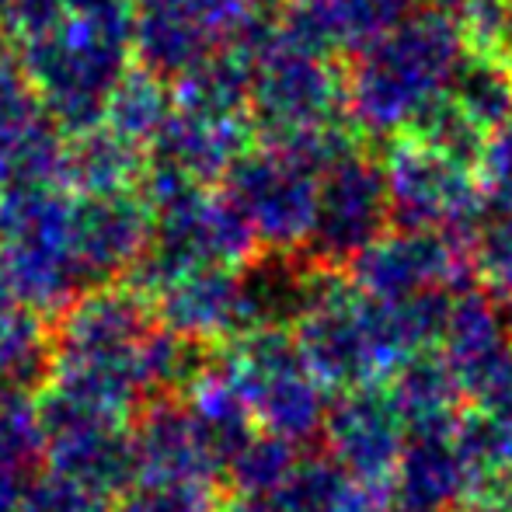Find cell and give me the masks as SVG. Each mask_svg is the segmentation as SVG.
Instances as JSON below:
<instances>
[{
  "label": "cell",
  "instance_id": "cell-18",
  "mask_svg": "<svg viewBox=\"0 0 512 512\" xmlns=\"http://www.w3.org/2000/svg\"><path fill=\"white\" fill-rule=\"evenodd\" d=\"M464 492L467 471L453 446V429L411 432L387 488L391 512H457Z\"/></svg>",
  "mask_w": 512,
  "mask_h": 512
},
{
  "label": "cell",
  "instance_id": "cell-32",
  "mask_svg": "<svg viewBox=\"0 0 512 512\" xmlns=\"http://www.w3.org/2000/svg\"><path fill=\"white\" fill-rule=\"evenodd\" d=\"M115 512H213V488L140 481V485H133L122 495Z\"/></svg>",
  "mask_w": 512,
  "mask_h": 512
},
{
  "label": "cell",
  "instance_id": "cell-37",
  "mask_svg": "<svg viewBox=\"0 0 512 512\" xmlns=\"http://www.w3.org/2000/svg\"><path fill=\"white\" fill-rule=\"evenodd\" d=\"M223 512H290L279 495H234Z\"/></svg>",
  "mask_w": 512,
  "mask_h": 512
},
{
  "label": "cell",
  "instance_id": "cell-30",
  "mask_svg": "<svg viewBox=\"0 0 512 512\" xmlns=\"http://www.w3.org/2000/svg\"><path fill=\"white\" fill-rule=\"evenodd\" d=\"M39 119L42 108L35 102L32 88H28L18 53L7 42V35L0 32V161Z\"/></svg>",
  "mask_w": 512,
  "mask_h": 512
},
{
  "label": "cell",
  "instance_id": "cell-19",
  "mask_svg": "<svg viewBox=\"0 0 512 512\" xmlns=\"http://www.w3.org/2000/svg\"><path fill=\"white\" fill-rule=\"evenodd\" d=\"M223 49V39L178 0H143L136 11L133 56L164 81H178L196 63Z\"/></svg>",
  "mask_w": 512,
  "mask_h": 512
},
{
  "label": "cell",
  "instance_id": "cell-14",
  "mask_svg": "<svg viewBox=\"0 0 512 512\" xmlns=\"http://www.w3.org/2000/svg\"><path fill=\"white\" fill-rule=\"evenodd\" d=\"M436 352L446 359L464 394H478L512 352V321L488 290L460 286L446 310Z\"/></svg>",
  "mask_w": 512,
  "mask_h": 512
},
{
  "label": "cell",
  "instance_id": "cell-34",
  "mask_svg": "<svg viewBox=\"0 0 512 512\" xmlns=\"http://www.w3.org/2000/svg\"><path fill=\"white\" fill-rule=\"evenodd\" d=\"M478 178L488 196V209H512V126L481 143Z\"/></svg>",
  "mask_w": 512,
  "mask_h": 512
},
{
  "label": "cell",
  "instance_id": "cell-1",
  "mask_svg": "<svg viewBox=\"0 0 512 512\" xmlns=\"http://www.w3.org/2000/svg\"><path fill=\"white\" fill-rule=\"evenodd\" d=\"M474 42L450 0H425L356 53L345 74V115L373 140L411 136L446 105Z\"/></svg>",
  "mask_w": 512,
  "mask_h": 512
},
{
  "label": "cell",
  "instance_id": "cell-10",
  "mask_svg": "<svg viewBox=\"0 0 512 512\" xmlns=\"http://www.w3.org/2000/svg\"><path fill=\"white\" fill-rule=\"evenodd\" d=\"M464 251L457 237L391 227L349 265V283L384 304H408L464 286Z\"/></svg>",
  "mask_w": 512,
  "mask_h": 512
},
{
  "label": "cell",
  "instance_id": "cell-21",
  "mask_svg": "<svg viewBox=\"0 0 512 512\" xmlns=\"http://www.w3.org/2000/svg\"><path fill=\"white\" fill-rule=\"evenodd\" d=\"M387 398L411 432H446L460 418L464 387L436 349L415 352L387 380Z\"/></svg>",
  "mask_w": 512,
  "mask_h": 512
},
{
  "label": "cell",
  "instance_id": "cell-3",
  "mask_svg": "<svg viewBox=\"0 0 512 512\" xmlns=\"http://www.w3.org/2000/svg\"><path fill=\"white\" fill-rule=\"evenodd\" d=\"M248 119L265 143H293L338 129L345 119L342 67L279 21L251 56Z\"/></svg>",
  "mask_w": 512,
  "mask_h": 512
},
{
  "label": "cell",
  "instance_id": "cell-16",
  "mask_svg": "<svg viewBox=\"0 0 512 512\" xmlns=\"http://www.w3.org/2000/svg\"><path fill=\"white\" fill-rule=\"evenodd\" d=\"M140 481H171V485H209L216 464L209 460L185 401L154 398L133 425Z\"/></svg>",
  "mask_w": 512,
  "mask_h": 512
},
{
  "label": "cell",
  "instance_id": "cell-25",
  "mask_svg": "<svg viewBox=\"0 0 512 512\" xmlns=\"http://www.w3.org/2000/svg\"><path fill=\"white\" fill-rule=\"evenodd\" d=\"M171 112H175V95L168 81L150 74L147 67H129L105 105V126L147 150Z\"/></svg>",
  "mask_w": 512,
  "mask_h": 512
},
{
  "label": "cell",
  "instance_id": "cell-35",
  "mask_svg": "<svg viewBox=\"0 0 512 512\" xmlns=\"http://www.w3.org/2000/svg\"><path fill=\"white\" fill-rule=\"evenodd\" d=\"M474 401H478L481 411H488L499 422L512 425V352L499 363V370L485 380V387L474 394Z\"/></svg>",
  "mask_w": 512,
  "mask_h": 512
},
{
  "label": "cell",
  "instance_id": "cell-9",
  "mask_svg": "<svg viewBox=\"0 0 512 512\" xmlns=\"http://www.w3.org/2000/svg\"><path fill=\"white\" fill-rule=\"evenodd\" d=\"M391 227L384 168L356 147L331 161L317 178L314 227L307 237V258L321 269L352 265Z\"/></svg>",
  "mask_w": 512,
  "mask_h": 512
},
{
  "label": "cell",
  "instance_id": "cell-29",
  "mask_svg": "<svg viewBox=\"0 0 512 512\" xmlns=\"http://www.w3.org/2000/svg\"><path fill=\"white\" fill-rule=\"evenodd\" d=\"M42 457H46V439L39 429L35 398L28 394L0 398V474L32 481Z\"/></svg>",
  "mask_w": 512,
  "mask_h": 512
},
{
  "label": "cell",
  "instance_id": "cell-28",
  "mask_svg": "<svg viewBox=\"0 0 512 512\" xmlns=\"http://www.w3.org/2000/svg\"><path fill=\"white\" fill-rule=\"evenodd\" d=\"M453 446L467 471V485L512 467V425L499 422L488 411H460L453 425Z\"/></svg>",
  "mask_w": 512,
  "mask_h": 512
},
{
  "label": "cell",
  "instance_id": "cell-40",
  "mask_svg": "<svg viewBox=\"0 0 512 512\" xmlns=\"http://www.w3.org/2000/svg\"><path fill=\"white\" fill-rule=\"evenodd\" d=\"M4 4H7V0H0V11H4Z\"/></svg>",
  "mask_w": 512,
  "mask_h": 512
},
{
  "label": "cell",
  "instance_id": "cell-7",
  "mask_svg": "<svg viewBox=\"0 0 512 512\" xmlns=\"http://www.w3.org/2000/svg\"><path fill=\"white\" fill-rule=\"evenodd\" d=\"M39 429L46 439L49 471L63 474L88 492L115 499L140 485V460H136L133 429L126 418L46 384L35 398Z\"/></svg>",
  "mask_w": 512,
  "mask_h": 512
},
{
  "label": "cell",
  "instance_id": "cell-36",
  "mask_svg": "<svg viewBox=\"0 0 512 512\" xmlns=\"http://www.w3.org/2000/svg\"><path fill=\"white\" fill-rule=\"evenodd\" d=\"M25 300H21L18 286H14L11 272H7V265L0 262V324L14 321L18 314H25Z\"/></svg>",
  "mask_w": 512,
  "mask_h": 512
},
{
  "label": "cell",
  "instance_id": "cell-23",
  "mask_svg": "<svg viewBox=\"0 0 512 512\" xmlns=\"http://www.w3.org/2000/svg\"><path fill=\"white\" fill-rule=\"evenodd\" d=\"M290 512H391L387 492L352 478L331 457H307L279 492Z\"/></svg>",
  "mask_w": 512,
  "mask_h": 512
},
{
  "label": "cell",
  "instance_id": "cell-38",
  "mask_svg": "<svg viewBox=\"0 0 512 512\" xmlns=\"http://www.w3.org/2000/svg\"><path fill=\"white\" fill-rule=\"evenodd\" d=\"M488 53L499 56V60L512 70V0L506 4V11H502L499 32H495V42H492V49H488Z\"/></svg>",
  "mask_w": 512,
  "mask_h": 512
},
{
  "label": "cell",
  "instance_id": "cell-31",
  "mask_svg": "<svg viewBox=\"0 0 512 512\" xmlns=\"http://www.w3.org/2000/svg\"><path fill=\"white\" fill-rule=\"evenodd\" d=\"M474 269L499 304L512 307V209H495L474 234Z\"/></svg>",
  "mask_w": 512,
  "mask_h": 512
},
{
  "label": "cell",
  "instance_id": "cell-20",
  "mask_svg": "<svg viewBox=\"0 0 512 512\" xmlns=\"http://www.w3.org/2000/svg\"><path fill=\"white\" fill-rule=\"evenodd\" d=\"M147 175V150L129 143L105 122L95 129L67 136L63 150V178L74 196H119L140 192Z\"/></svg>",
  "mask_w": 512,
  "mask_h": 512
},
{
  "label": "cell",
  "instance_id": "cell-12",
  "mask_svg": "<svg viewBox=\"0 0 512 512\" xmlns=\"http://www.w3.org/2000/svg\"><path fill=\"white\" fill-rule=\"evenodd\" d=\"M154 213L140 192L119 196H74V258L84 286H108V279L129 276L150 244Z\"/></svg>",
  "mask_w": 512,
  "mask_h": 512
},
{
  "label": "cell",
  "instance_id": "cell-33",
  "mask_svg": "<svg viewBox=\"0 0 512 512\" xmlns=\"http://www.w3.org/2000/svg\"><path fill=\"white\" fill-rule=\"evenodd\" d=\"M21 512H112V509H108V499H102V495L74 485L63 474L46 471L28 481Z\"/></svg>",
  "mask_w": 512,
  "mask_h": 512
},
{
  "label": "cell",
  "instance_id": "cell-4",
  "mask_svg": "<svg viewBox=\"0 0 512 512\" xmlns=\"http://www.w3.org/2000/svg\"><path fill=\"white\" fill-rule=\"evenodd\" d=\"M391 223L446 237H474L488 216L478 157L429 136H401L384 157Z\"/></svg>",
  "mask_w": 512,
  "mask_h": 512
},
{
  "label": "cell",
  "instance_id": "cell-17",
  "mask_svg": "<svg viewBox=\"0 0 512 512\" xmlns=\"http://www.w3.org/2000/svg\"><path fill=\"white\" fill-rule=\"evenodd\" d=\"M411 11V0H293L283 25L324 53H363Z\"/></svg>",
  "mask_w": 512,
  "mask_h": 512
},
{
  "label": "cell",
  "instance_id": "cell-5",
  "mask_svg": "<svg viewBox=\"0 0 512 512\" xmlns=\"http://www.w3.org/2000/svg\"><path fill=\"white\" fill-rule=\"evenodd\" d=\"M74 196L60 185L0 192V262L28 310H63L88 293L74 258Z\"/></svg>",
  "mask_w": 512,
  "mask_h": 512
},
{
  "label": "cell",
  "instance_id": "cell-39",
  "mask_svg": "<svg viewBox=\"0 0 512 512\" xmlns=\"http://www.w3.org/2000/svg\"><path fill=\"white\" fill-rule=\"evenodd\" d=\"M25 488L28 481L4 478L0 474V512H21V506H25Z\"/></svg>",
  "mask_w": 512,
  "mask_h": 512
},
{
  "label": "cell",
  "instance_id": "cell-6",
  "mask_svg": "<svg viewBox=\"0 0 512 512\" xmlns=\"http://www.w3.org/2000/svg\"><path fill=\"white\" fill-rule=\"evenodd\" d=\"M223 373L244 398L262 432L290 443L321 436L328 418V387L317 380L290 328H269L230 342Z\"/></svg>",
  "mask_w": 512,
  "mask_h": 512
},
{
  "label": "cell",
  "instance_id": "cell-8",
  "mask_svg": "<svg viewBox=\"0 0 512 512\" xmlns=\"http://www.w3.org/2000/svg\"><path fill=\"white\" fill-rule=\"evenodd\" d=\"M317 178L321 175L290 150L265 143L237 157L223 178V192L255 230L258 248L293 255L307 248L314 227Z\"/></svg>",
  "mask_w": 512,
  "mask_h": 512
},
{
  "label": "cell",
  "instance_id": "cell-26",
  "mask_svg": "<svg viewBox=\"0 0 512 512\" xmlns=\"http://www.w3.org/2000/svg\"><path fill=\"white\" fill-rule=\"evenodd\" d=\"M53 377V335L42 328L39 314L25 310L0 324V398L32 394Z\"/></svg>",
  "mask_w": 512,
  "mask_h": 512
},
{
  "label": "cell",
  "instance_id": "cell-13",
  "mask_svg": "<svg viewBox=\"0 0 512 512\" xmlns=\"http://www.w3.org/2000/svg\"><path fill=\"white\" fill-rule=\"evenodd\" d=\"M251 136L255 126L248 115H203L175 108L161 133L150 140L147 164L182 182L213 185L227 178L237 157L248 154Z\"/></svg>",
  "mask_w": 512,
  "mask_h": 512
},
{
  "label": "cell",
  "instance_id": "cell-2",
  "mask_svg": "<svg viewBox=\"0 0 512 512\" xmlns=\"http://www.w3.org/2000/svg\"><path fill=\"white\" fill-rule=\"evenodd\" d=\"M136 0H67L49 39L18 49V63L42 115L67 136L105 122L115 84L133 67Z\"/></svg>",
  "mask_w": 512,
  "mask_h": 512
},
{
  "label": "cell",
  "instance_id": "cell-15",
  "mask_svg": "<svg viewBox=\"0 0 512 512\" xmlns=\"http://www.w3.org/2000/svg\"><path fill=\"white\" fill-rule=\"evenodd\" d=\"M164 328L192 342H237L244 338L241 269H199L175 279L154 297Z\"/></svg>",
  "mask_w": 512,
  "mask_h": 512
},
{
  "label": "cell",
  "instance_id": "cell-22",
  "mask_svg": "<svg viewBox=\"0 0 512 512\" xmlns=\"http://www.w3.org/2000/svg\"><path fill=\"white\" fill-rule=\"evenodd\" d=\"M185 408L192 415L199 439H203L216 471H227L230 460L255 439L258 425L251 418L244 398L220 366H209L203 377L185 391Z\"/></svg>",
  "mask_w": 512,
  "mask_h": 512
},
{
  "label": "cell",
  "instance_id": "cell-27",
  "mask_svg": "<svg viewBox=\"0 0 512 512\" xmlns=\"http://www.w3.org/2000/svg\"><path fill=\"white\" fill-rule=\"evenodd\" d=\"M297 464V443L258 429L255 439L230 460L223 474H230V485L237 488V495H279L290 485Z\"/></svg>",
  "mask_w": 512,
  "mask_h": 512
},
{
  "label": "cell",
  "instance_id": "cell-24",
  "mask_svg": "<svg viewBox=\"0 0 512 512\" xmlns=\"http://www.w3.org/2000/svg\"><path fill=\"white\" fill-rule=\"evenodd\" d=\"M251 56L237 46H223L203 63L171 81L175 108L203 115H248Z\"/></svg>",
  "mask_w": 512,
  "mask_h": 512
},
{
  "label": "cell",
  "instance_id": "cell-11",
  "mask_svg": "<svg viewBox=\"0 0 512 512\" xmlns=\"http://www.w3.org/2000/svg\"><path fill=\"white\" fill-rule=\"evenodd\" d=\"M321 436L328 443V457L338 467H345L356 481L380 488V492L391 488L408 443L405 422L380 387L338 394L328 408Z\"/></svg>",
  "mask_w": 512,
  "mask_h": 512
},
{
  "label": "cell",
  "instance_id": "cell-41",
  "mask_svg": "<svg viewBox=\"0 0 512 512\" xmlns=\"http://www.w3.org/2000/svg\"><path fill=\"white\" fill-rule=\"evenodd\" d=\"M136 4H143V0H136Z\"/></svg>",
  "mask_w": 512,
  "mask_h": 512
}]
</instances>
